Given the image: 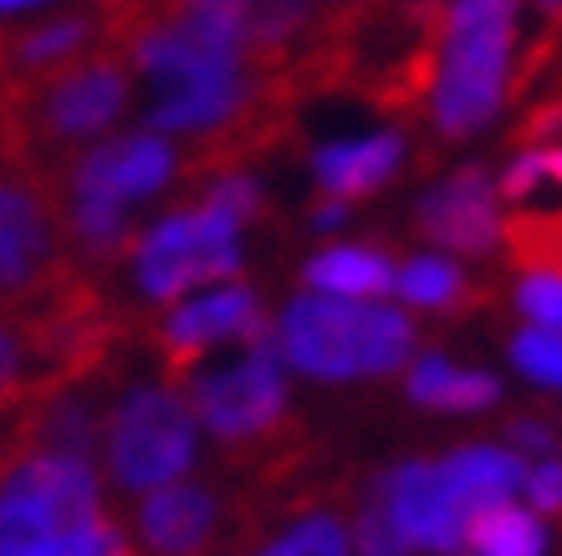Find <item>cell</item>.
Instances as JSON below:
<instances>
[{
    "label": "cell",
    "instance_id": "cell-1",
    "mask_svg": "<svg viewBox=\"0 0 562 556\" xmlns=\"http://www.w3.org/2000/svg\"><path fill=\"white\" fill-rule=\"evenodd\" d=\"M517 15L521 0H445L440 61L425 98L429 128L440 144H460L502 113L517 77Z\"/></svg>",
    "mask_w": 562,
    "mask_h": 556
},
{
    "label": "cell",
    "instance_id": "cell-2",
    "mask_svg": "<svg viewBox=\"0 0 562 556\" xmlns=\"http://www.w3.org/2000/svg\"><path fill=\"white\" fill-rule=\"evenodd\" d=\"M179 11H200L221 21L251 46L256 61L296 77V88H333L342 67V46L369 15L394 0H164Z\"/></svg>",
    "mask_w": 562,
    "mask_h": 556
},
{
    "label": "cell",
    "instance_id": "cell-3",
    "mask_svg": "<svg viewBox=\"0 0 562 556\" xmlns=\"http://www.w3.org/2000/svg\"><path fill=\"white\" fill-rule=\"evenodd\" d=\"M281 358L307 378L348 383V378H389L415 358V322L379 302L353 296H296L277 322Z\"/></svg>",
    "mask_w": 562,
    "mask_h": 556
},
{
    "label": "cell",
    "instance_id": "cell-4",
    "mask_svg": "<svg viewBox=\"0 0 562 556\" xmlns=\"http://www.w3.org/2000/svg\"><path fill=\"white\" fill-rule=\"evenodd\" d=\"M103 511L92 459L61 450H15L0 469V552L82 526Z\"/></svg>",
    "mask_w": 562,
    "mask_h": 556
},
{
    "label": "cell",
    "instance_id": "cell-5",
    "mask_svg": "<svg viewBox=\"0 0 562 556\" xmlns=\"http://www.w3.org/2000/svg\"><path fill=\"white\" fill-rule=\"evenodd\" d=\"M240 220L225 215L221 205L175 209L169 220H159L154 230L134 246V276L138 292L148 302H179L184 292L205 286V281H225L240 271Z\"/></svg>",
    "mask_w": 562,
    "mask_h": 556
},
{
    "label": "cell",
    "instance_id": "cell-6",
    "mask_svg": "<svg viewBox=\"0 0 562 556\" xmlns=\"http://www.w3.org/2000/svg\"><path fill=\"white\" fill-rule=\"evenodd\" d=\"M103 459L123 490H159L194 459V409L175 388H134L108 413Z\"/></svg>",
    "mask_w": 562,
    "mask_h": 556
},
{
    "label": "cell",
    "instance_id": "cell-7",
    "mask_svg": "<svg viewBox=\"0 0 562 556\" xmlns=\"http://www.w3.org/2000/svg\"><path fill=\"white\" fill-rule=\"evenodd\" d=\"M194 419L221 444H261L286 419V378H281V342L277 327L246 342V363L190 378Z\"/></svg>",
    "mask_w": 562,
    "mask_h": 556
},
{
    "label": "cell",
    "instance_id": "cell-8",
    "mask_svg": "<svg viewBox=\"0 0 562 556\" xmlns=\"http://www.w3.org/2000/svg\"><path fill=\"white\" fill-rule=\"evenodd\" d=\"M57 256V215L42 184L26 174L0 169V302L42 292L46 281L61 271Z\"/></svg>",
    "mask_w": 562,
    "mask_h": 556
},
{
    "label": "cell",
    "instance_id": "cell-9",
    "mask_svg": "<svg viewBox=\"0 0 562 556\" xmlns=\"http://www.w3.org/2000/svg\"><path fill=\"white\" fill-rule=\"evenodd\" d=\"M415 230L429 246H445L456 256H491L502 240V215H496V184L481 163H465L435 184L415 205Z\"/></svg>",
    "mask_w": 562,
    "mask_h": 556
},
{
    "label": "cell",
    "instance_id": "cell-10",
    "mask_svg": "<svg viewBox=\"0 0 562 556\" xmlns=\"http://www.w3.org/2000/svg\"><path fill=\"white\" fill-rule=\"evenodd\" d=\"M261 332H271V322L261 311V302H256V292L221 286V292L200 296V302H184L159 327V352H164V367L175 378H184L210 348H221V342H256Z\"/></svg>",
    "mask_w": 562,
    "mask_h": 556
},
{
    "label": "cell",
    "instance_id": "cell-11",
    "mask_svg": "<svg viewBox=\"0 0 562 556\" xmlns=\"http://www.w3.org/2000/svg\"><path fill=\"white\" fill-rule=\"evenodd\" d=\"M184 163L159 133H128L119 144H103L82 154L67 169V194L82 200H108V205H128L144 194H159Z\"/></svg>",
    "mask_w": 562,
    "mask_h": 556
},
{
    "label": "cell",
    "instance_id": "cell-12",
    "mask_svg": "<svg viewBox=\"0 0 562 556\" xmlns=\"http://www.w3.org/2000/svg\"><path fill=\"white\" fill-rule=\"evenodd\" d=\"M379 500L394 515V526L404 531V542L419 546L429 556H450L465 546V515L456 511V500L440 480V465L429 459H404L379 480Z\"/></svg>",
    "mask_w": 562,
    "mask_h": 556
},
{
    "label": "cell",
    "instance_id": "cell-13",
    "mask_svg": "<svg viewBox=\"0 0 562 556\" xmlns=\"http://www.w3.org/2000/svg\"><path fill=\"white\" fill-rule=\"evenodd\" d=\"M225 511L210 485L169 480L148 490L134 511V531L144 556H210L221 542Z\"/></svg>",
    "mask_w": 562,
    "mask_h": 556
},
{
    "label": "cell",
    "instance_id": "cell-14",
    "mask_svg": "<svg viewBox=\"0 0 562 556\" xmlns=\"http://www.w3.org/2000/svg\"><path fill=\"white\" fill-rule=\"evenodd\" d=\"M440 480L456 500V511L465 515V526H471L475 515L496 511L517 496L527 485V465L512 450H496V444H465V450L440 459Z\"/></svg>",
    "mask_w": 562,
    "mask_h": 556
},
{
    "label": "cell",
    "instance_id": "cell-15",
    "mask_svg": "<svg viewBox=\"0 0 562 556\" xmlns=\"http://www.w3.org/2000/svg\"><path fill=\"white\" fill-rule=\"evenodd\" d=\"M57 388H72V383L57 378L31 311L21 302H0V409L11 404L26 409L31 398L57 394Z\"/></svg>",
    "mask_w": 562,
    "mask_h": 556
},
{
    "label": "cell",
    "instance_id": "cell-16",
    "mask_svg": "<svg viewBox=\"0 0 562 556\" xmlns=\"http://www.w3.org/2000/svg\"><path fill=\"white\" fill-rule=\"evenodd\" d=\"M404 159L400 133H373V138H353V144H327L317 154V184L333 200H363V194L384 190L394 169Z\"/></svg>",
    "mask_w": 562,
    "mask_h": 556
},
{
    "label": "cell",
    "instance_id": "cell-17",
    "mask_svg": "<svg viewBox=\"0 0 562 556\" xmlns=\"http://www.w3.org/2000/svg\"><path fill=\"white\" fill-rule=\"evenodd\" d=\"M312 292H327V296H353V302H379L384 292H394V261L384 250L373 246H333L323 256H312L307 271H302Z\"/></svg>",
    "mask_w": 562,
    "mask_h": 556
},
{
    "label": "cell",
    "instance_id": "cell-18",
    "mask_svg": "<svg viewBox=\"0 0 562 556\" xmlns=\"http://www.w3.org/2000/svg\"><path fill=\"white\" fill-rule=\"evenodd\" d=\"M404 394H409V404L435 413H475L502 398V383L491 373H471V367L445 363V358H415Z\"/></svg>",
    "mask_w": 562,
    "mask_h": 556
},
{
    "label": "cell",
    "instance_id": "cell-19",
    "mask_svg": "<svg viewBox=\"0 0 562 556\" xmlns=\"http://www.w3.org/2000/svg\"><path fill=\"white\" fill-rule=\"evenodd\" d=\"M394 292H400L415 311H445V317H456V311L486 302V292H481L460 265L445 261V256H415V261L400 271Z\"/></svg>",
    "mask_w": 562,
    "mask_h": 556
},
{
    "label": "cell",
    "instance_id": "cell-20",
    "mask_svg": "<svg viewBox=\"0 0 562 556\" xmlns=\"http://www.w3.org/2000/svg\"><path fill=\"white\" fill-rule=\"evenodd\" d=\"M465 546L471 556H542L548 552V531L537 521V511H517V506H496V511L475 515L465 526Z\"/></svg>",
    "mask_w": 562,
    "mask_h": 556
},
{
    "label": "cell",
    "instance_id": "cell-21",
    "mask_svg": "<svg viewBox=\"0 0 562 556\" xmlns=\"http://www.w3.org/2000/svg\"><path fill=\"white\" fill-rule=\"evenodd\" d=\"M0 556H134V546L98 511L92 521H82V526H67V531H57V536H42V542L15 546V552H0Z\"/></svg>",
    "mask_w": 562,
    "mask_h": 556
},
{
    "label": "cell",
    "instance_id": "cell-22",
    "mask_svg": "<svg viewBox=\"0 0 562 556\" xmlns=\"http://www.w3.org/2000/svg\"><path fill=\"white\" fill-rule=\"evenodd\" d=\"M502 246L521 271H562V215H512Z\"/></svg>",
    "mask_w": 562,
    "mask_h": 556
},
{
    "label": "cell",
    "instance_id": "cell-23",
    "mask_svg": "<svg viewBox=\"0 0 562 556\" xmlns=\"http://www.w3.org/2000/svg\"><path fill=\"white\" fill-rule=\"evenodd\" d=\"M527 11L537 15V26H532V36H527V52L517 57L512 98H521V92H527V82L542 72V61H548L552 52H558V42H562V0H527Z\"/></svg>",
    "mask_w": 562,
    "mask_h": 556
},
{
    "label": "cell",
    "instance_id": "cell-24",
    "mask_svg": "<svg viewBox=\"0 0 562 556\" xmlns=\"http://www.w3.org/2000/svg\"><path fill=\"white\" fill-rule=\"evenodd\" d=\"M512 363L527 373V378L562 388V332L552 327H527V332L512 337Z\"/></svg>",
    "mask_w": 562,
    "mask_h": 556
},
{
    "label": "cell",
    "instance_id": "cell-25",
    "mask_svg": "<svg viewBox=\"0 0 562 556\" xmlns=\"http://www.w3.org/2000/svg\"><path fill=\"white\" fill-rule=\"evenodd\" d=\"M261 556H348V536L333 515H307L286 536H277Z\"/></svg>",
    "mask_w": 562,
    "mask_h": 556
},
{
    "label": "cell",
    "instance_id": "cell-26",
    "mask_svg": "<svg viewBox=\"0 0 562 556\" xmlns=\"http://www.w3.org/2000/svg\"><path fill=\"white\" fill-rule=\"evenodd\" d=\"M517 311L537 327L562 332V271H521L517 281Z\"/></svg>",
    "mask_w": 562,
    "mask_h": 556
},
{
    "label": "cell",
    "instance_id": "cell-27",
    "mask_svg": "<svg viewBox=\"0 0 562 556\" xmlns=\"http://www.w3.org/2000/svg\"><path fill=\"white\" fill-rule=\"evenodd\" d=\"M353 542H358V556H409L415 552V546L404 542V531L394 526V515L384 511V500H369V506L358 511Z\"/></svg>",
    "mask_w": 562,
    "mask_h": 556
},
{
    "label": "cell",
    "instance_id": "cell-28",
    "mask_svg": "<svg viewBox=\"0 0 562 556\" xmlns=\"http://www.w3.org/2000/svg\"><path fill=\"white\" fill-rule=\"evenodd\" d=\"M527 500H532L537 515L548 521H562V459H548L527 475Z\"/></svg>",
    "mask_w": 562,
    "mask_h": 556
},
{
    "label": "cell",
    "instance_id": "cell-29",
    "mask_svg": "<svg viewBox=\"0 0 562 556\" xmlns=\"http://www.w3.org/2000/svg\"><path fill=\"white\" fill-rule=\"evenodd\" d=\"M512 440L532 454H548L552 444H558V434H552L548 424H537V419H512Z\"/></svg>",
    "mask_w": 562,
    "mask_h": 556
},
{
    "label": "cell",
    "instance_id": "cell-30",
    "mask_svg": "<svg viewBox=\"0 0 562 556\" xmlns=\"http://www.w3.org/2000/svg\"><path fill=\"white\" fill-rule=\"evenodd\" d=\"M348 200H333V194H327V200H317V205H312V225H323V230H333V225H342V215H348Z\"/></svg>",
    "mask_w": 562,
    "mask_h": 556
},
{
    "label": "cell",
    "instance_id": "cell-31",
    "mask_svg": "<svg viewBox=\"0 0 562 556\" xmlns=\"http://www.w3.org/2000/svg\"><path fill=\"white\" fill-rule=\"evenodd\" d=\"M532 159H537V169H542V179H558V184H562V148L558 144L532 148Z\"/></svg>",
    "mask_w": 562,
    "mask_h": 556
},
{
    "label": "cell",
    "instance_id": "cell-32",
    "mask_svg": "<svg viewBox=\"0 0 562 556\" xmlns=\"http://www.w3.org/2000/svg\"><path fill=\"white\" fill-rule=\"evenodd\" d=\"M26 5H42V0H0V11H26Z\"/></svg>",
    "mask_w": 562,
    "mask_h": 556
},
{
    "label": "cell",
    "instance_id": "cell-33",
    "mask_svg": "<svg viewBox=\"0 0 562 556\" xmlns=\"http://www.w3.org/2000/svg\"><path fill=\"white\" fill-rule=\"evenodd\" d=\"M450 556H465V552H450Z\"/></svg>",
    "mask_w": 562,
    "mask_h": 556
}]
</instances>
